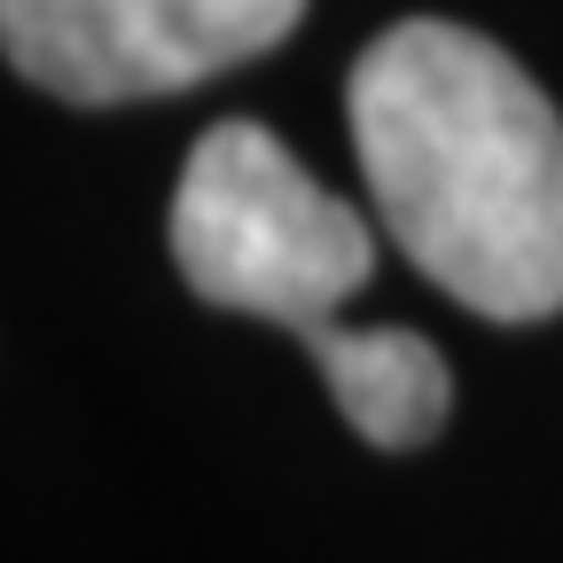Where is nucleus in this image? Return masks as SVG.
<instances>
[{"label":"nucleus","instance_id":"7ed1b4c3","mask_svg":"<svg viewBox=\"0 0 563 563\" xmlns=\"http://www.w3.org/2000/svg\"><path fill=\"white\" fill-rule=\"evenodd\" d=\"M306 0H0L16 79L55 102L118 110L203 87L290 40Z\"/></svg>","mask_w":563,"mask_h":563},{"label":"nucleus","instance_id":"20e7f679","mask_svg":"<svg viewBox=\"0 0 563 563\" xmlns=\"http://www.w3.org/2000/svg\"><path fill=\"white\" fill-rule=\"evenodd\" d=\"M313 361H321V384L329 399L344 407V422L361 431L368 446L384 454H407V446H431L439 422L454 407V376H446V352L415 329H313Z\"/></svg>","mask_w":563,"mask_h":563},{"label":"nucleus","instance_id":"f03ea898","mask_svg":"<svg viewBox=\"0 0 563 563\" xmlns=\"http://www.w3.org/2000/svg\"><path fill=\"white\" fill-rule=\"evenodd\" d=\"M173 258L203 306L313 336L368 282L376 243L361 211L329 196L266 125L220 118L188 150L173 196Z\"/></svg>","mask_w":563,"mask_h":563},{"label":"nucleus","instance_id":"f257e3e1","mask_svg":"<svg viewBox=\"0 0 563 563\" xmlns=\"http://www.w3.org/2000/svg\"><path fill=\"white\" fill-rule=\"evenodd\" d=\"M344 118L391 243L485 321L563 313V118L493 40L407 16L368 40Z\"/></svg>","mask_w":563,"mask_h":563}]
</instances>
